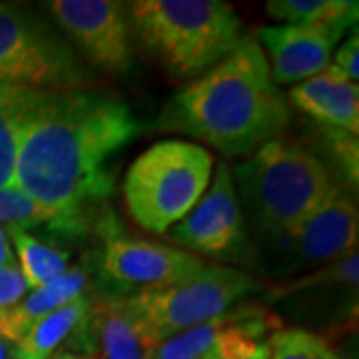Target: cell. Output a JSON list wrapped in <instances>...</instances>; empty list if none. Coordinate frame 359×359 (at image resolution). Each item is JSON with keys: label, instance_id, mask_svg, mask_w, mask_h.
<instances>
[{"label": "cell", "instance_id": "9", "mask_svg": "<svg viewBox=\"0 0 359 359\" xmlns=\"http://www.w3.org/2000/svg\"><path fill=\"white\" fill-rule=\"evenodd\" d=\"M48 13L72 48L106 74H126L134 60L126 8L114 0H54Z\"/></svg>", "mask_w": 359, "mask_h": 359}, {"label": "cell", "instance_id": "6", "mask_svg": "<svg viewBox=\"0 0 359 359\" xmlns=\"http://www.w3.org/2000/svg\"><path fill=\"white\" fill-rule=\"evenodd\" d=\"M262 292H266V283L252 273L230 266L205 264L182 280L142 287L126 297L142 330L158 347L172 335L212 320Z\"/></svg>", "mask_w": 359, "mask_h": 359}, {"label": "cell", "instance_id": "25", "mask_svg": "<svg viewBox=\"0 0 359 359\" xmlns=\"http://www.w3.org/2000/svg\"><path fill=\"white\" fill-rule=\"evenodd\" d=\"M26 292H28V285L18 264L0 268V311L8 309L18 299H22Z\"/></svg>", "mask_w": 359, "mask_h": 359}, {"label": "cell", "instance_id": "1", "mask_svg": "<svg viewBox=\"0 0 359 359\" xmlns=\"http://www.w3.org/2000/svg\"><path fill=\"white\" fill-rule=\"evenodd\" d=\"M146 130L128 102L92 92H50L26 126L14 188L86 228V212L114 188L108 170Z\"/></svg>", "mask_w": 359, "mask_h": 359}, {"label": "cell", "instance_id": "5", "mask_svg": "<svg viewBox=\"0 0 359 359\" xmlns=\"http://www.w3.org/2000/svg\"><path fill=\"white\" fill-rule=\"evenodd\" d=\"M214 156L188 140H160L144 150L124 176L130 218L142 230L166 233L186 218L212 180Z\"/></svg>", "mask_w": 359, "mask_h": 359}, {"label": "cell", "instance_id": "20", "mask_svg": "<svg viewBox=\"0 0 359 359\" xmlns=\"http://www.w3.org/2000/svg\"><path fill=\"white\" fill-rule=\"evenodd\" d=\"M13 250H16V264L25 276L28 290H39L52 280L60 278L68 269L70 254L46 244L26 230H6Z\"/></svg>", "mask_w": 359, "mask_h": 359}, {"label": "cell", "instance_id": "23", "mask_svg": "<svg viewBox=\"0 0 359 359\" xmlns=\"http://www.w3.org/2000/svg\"><path fill=\"white\" fill-rule=\"evenodd\" d=\"M269 359H341L327 339L308 330L282 327L269 337Z\"/></svg>", "mask_w": 359, "mask_h": 359}, {"label": "cell", "instance_id": "8", "mask_svg": "<svg viewBox=\"0 0 359 359\" xmlns=\"http://www.w3.org/2000/svg\"><path fill=\"white\" fill-rule=\"evenodd\" d=\"M358 236V202L341 186L295 230L278 242L262 245L259 264L268 276L283 282L295 273L320 269L355 252Z\"/></svg>", "mask_w": 359, "mask_h": 359}, {"label": "cell", "instance_id": "7", "mask_svg": "<svg viewBox=\"0 0 359 359\" xmlns=\"http://www.w3.org/2000/svg\"><path fill=\"white\" fill-rule=\"evenodd\" d=\"M0 82L66 92L84 90L88 74L72 44L46 20L0 2Z\"/></svg>", "mask_w": 359, "mask_h": 359}, {"label": "cell", "instance_id": "15", "mask_svg": "<svg viewBox=\"0 0 359 359\" xmlns=\"http://www.w3.org/2000/svg\"><path fill=\"white\" fill-rule=\"evenodd\" d=\"M86 287L88 273L84 268L76 266L68 268L60 278L52 280L39 290H28L22 299L0 311V339L8 346L18 344L36 321L46 318L54 309L62 308L68 302L84 295Z\"/></svg>", "mask_w": 359, "mask_h": 359}, {"label": "cell", "instance_id": "16", "mask_svg": "<svg viewBox=\"0 0 359 359\" xmlns=\"http://www.w3.org/2000/svg\"><path fill=\"white\" fill-rule=\"evenodd\" d=\"M50 92L0 82V188H13L16 156L30 118Z\"/></svg>", "mask_w": 359, "mask_h": 359}, {"label": "cell", "instance_id": "4", "mask_svg": "<svg viewBox=\"0 0 359 359\" xmlns=\"http://www.w3.org/2000/svg\"><path fill=\"white\" fill-rule=\"evenodd\" d=\"M128 14L142 46L178 78L202 76L245 39L242 18L222 0H136Z\"/></svg>", "mask_w": 359, "mask_h": 359}, {"label": "cell", "instance_id": "26", "mask_svg": "<svg viewBox=\"0 0 359 359\" xmlns=\"http://www.w3.org/2000/svg\"><path fill=\"white\" fill-rule=\"evenodd\" d=\"M351 82H358L359 78V39L358 34L349 39L335 50L334 62Z\"/></svg>", "mask_w": 359, "mask_h": 359}, {"label": "cell", "instance_id": "3", "mask_svg": "<svg viewBox=\"0 0 359 359\" xmlns=\"http://www.w3.org/2000/svg\"><path fill=\"white\" fill-rule=\"evenodd\" d=\"M231 176L245 233L257 250L282 240L341 188L321 156L283 138L264 144Z\"/></svg>", "mask_w": 359, "mask_h": 359}, {"label": "cell", "instance_id": "10", "mask_svg": "<svg viewBox=\"0 0 359 359\" xmlns=\"http://www.w3.org/2000/svg\"><path fill=\"white\" fill-rule=\"evenodd\" d=\"M166 236L194 256L236 257L244 250L245 226L240 198L226 162L216 166L204 196L186 218L172 226Z\"/></svg>", "mask_w": 359, "mask_h": 359}, {"label": "cell", "instance_id": "21", "mask_svg": "<svg viewBox=\"0 0 359 359\" xmlns=\"http://www.w3.org/2000/svg\"><path fill=\"white\" fill-rule=\"evenodd\" d=\"M0 228L2 230H30V228H48V230L78 236L84 228L76 222L54 212L46 205L39 204L28 194L18 188H0Z\"/></svg>", "mask_w": 359, "mask_h": 359}, {"label": "cell", "instance_id": "27", "mask_svg": "<svg viewBox=\"0 0 359 359\" xmlns=\"http://www.w3.org/2000/svg\"><path fill=\"white\" fill-rule=\"evenodd\" d=\"M11 264H16L14 250H13V245H11V240H8V233H6V230H2V228H0V268L11 266Z\"/></svg>", "mask_w": 359, "mask_h": 359}, {"label": "cell", "instance_id": "24", "mask_svg": "<svg viewBox=\"0 0 359 359\" xmlns=\"http://www.w3.org/2000/svg\"><path fill=\"white\" fill-rule=\"evenodd\" d=\"M320 140L323 142V148L327 150L330 158L334 160V166L337 172L347 180V184H358V162H359V148L358 136L344 132L337 128H321ZM334 168V172H335Z\"/></svg>", "mask_w": 359, "mask_h": 359}, {"label": "cell", "instance_id": "22", "mask_svg": "<svg viewBox=\"0 0 359 359\" xmlns=\"http://www.w3.org/2000/svg\"><path fill=\"white\" fill-rule=\"evenodd\" d=\"M248 304L250 302H242L212 320L204 321L200 325H194L182 334L172 335L170 339L162 341L156 347L152 359H200L214 344L219 332L244 313Z\"/></svg>", "mask_w": 359, "mask_h": 359}, {"label": "cell", "instance_id": "28", "mask_svg": "<svg viewBox=\"0 0 359 359\" xmlns=\"http://www.w3.org/2000/svg\"><path fill=\"white\" fill-rule=\"evenodd\" d=\"M52 359H90L86 355H80V353H72V351H58Z\"/></svg>", "mask_w": 359, "mask_h": 359}, {"label": "cell", "instance_id": "18", "mask_svg": "<svg viewBox=\"0 0 359 359\" xmlns=\"http://www.w3.org/2000/svg\"><path fill=\"white\" fill-rule=\"evenodd\" d=\"M88 295H80L76 299L54 309L46 318L36 321L26 335L11 346L13 359H52L58 349L76 332L80 321L84 320L90 308Z\"/></svg>", "mask_w": 359, "mask_h": 359}, {"label": "cell", "instance_id": "17", "mask_svg": "<svg viewBox=\"0 0 359 359\" xmlns=\"http://www.w3.org/2000/svg\"><path fill=\"white\" fill-rule=\"evenodd\" d=\"M282 330L273 311L254 302L236 321L228 323L200 359H269L268 332Z\"/></svg>", "mask_w": 359, "mask_h": 359}, {"label": "cell", "instance_id": "14", "mask_svg": "<svg viewBox=\"0 0 359 359\" xmlns=\"http://www.w3.org/2000/svg\"><path fill=\"white\" fill-rule=\"evenodd\" d=\"M285 98L320 126L344 130L358 136V82H351L335 65H330L320 74L295 84Z\"/></svg>", "mask_w": 359, "mask_h": 359}, {"label": "cell", "instance_id": "13", "mask_svg": "<svg viewBox=\"0 0 359 359\" xmlns=\"http://www.w3.org/2000/svg\"><path fill=\"white\" fill-rule=\"evenodd\" d=\"M344 32L309 26H264L257 44L266 54L273 82L299 84L332 65L334 50Z\"/></svg>", "mask_w": 359, "mask_h": 359}, {"label": "cell", "instance_id": "29", "mask_svg": "<svg viewBox=\"0 0 359 359\" xmlns=\"http://www.w3.org/2000/svg\"><path fill=\"white\" fill-rule=\"evenodd\" d=\"M11 358V346L6 341L0 339V359H8Z\"/></svg>", "mask_w": 359, "mask_h": 359}, {"label": "cell", "instance_id": "19", "mask_svg": "<svg viewBox=\"0 0 359 359\" xmlns=\"http://www.w3.org/2000/svg\"><path fill=\"white\" fill-rule=\"evenodd\" d=\"M358 6L355 0H269L266 2V13L287 26L346 32L358 22Z\"/></svg>", "mask_w": 359, "mask_h": 359}, {"label": "cell", "instance_id": "11", "mask_svg": "<svg viewBox=\"0 0 359 359\" xmlns=\"http://www.w3.org/2000/svg\"><path fill=\"white\" fill-rule=\"evenodd\" d=\"M205 262L186 250L150 240L110 236L100 257V268L118 285H166L202 269Z\"/></svg>", "mask_w": 359, "mask_h": 359}, {"label": "cell", "instance_id": "2", "mask_svg": "<svg viewBox=\"0 0 359 359\" xmlns=\"http://www.w3.org/2000/svg\"><path fill=\"white\" fill-rule=\"evenodd\" d=\"M290 120V104L271 78L266 54L256 36H245L168 100L156 128L204 142L228 158H248L282 138Z\"/></svg>", "mask_w": 359, "mask_h": 359}, {"label": "cell", "instance_id": "12", "mask_svg": "<svg viewBox=\"0 0 359 359\" xmlns=\"http://www.w3.org/2000/svg\"><path fill=\"white\" fill-rule=\"evenodd\" d=\"M90 359H152L156 346L130 309L126 295H100L68 339Z\"/></svg>", "mask_w": 359, "mask_h": 359}]
</instances>
